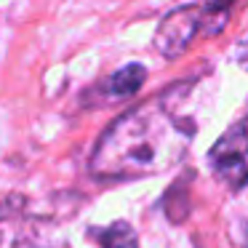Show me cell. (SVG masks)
<instances>
[{"label": "cell", "mask_w": 248, "mask_h": 248, "mask_svg": "<svg viewBox=\"0 0 248 248\" xmlns=\"http://www.w3.org/2000/svg\"><path fill=\"white\" fill-rule=\"evenodd\" d=\"M189 131L166 109L160 99L134 107L118 118L99 139L91 171L102 179H139L168 171L182 160Z\"/></svg>", "instance_id": "obj_1"}, {"label": "cell", "mask_w": 248, "mask_h": 248, "mask_svg": "<svg viewBox=\"0 0 248 248\" xmlns=\"http://www.w3.org/2000/svg\"><path fill=\"white\" fill-rule=\"evenodd\" d=\"M211 171L227 189H240L248 184V118L235 123L211 147Z\"/></svg>", "instance_id": "obj_2"}, {"label": "cell", "mask_w": 248, "mask_h": 248, "mask_svg": "<svg viewBox=\"0 0 248 248\" xmlns=\"http://www.w3.org/2000/svg\"><path fill=\"white\" fill-rule=\"evenodd\" d=\"M200 22H198V11L192 8H182V11H173L163 19L160 30L155 35V46L163 56L173 59L184 51V46H189V40L195 38Z\"/></svg>", "instance_id": "obj_3"}, {"label": "cell", "mask_w": 248, "mask_h": 248, "mask_svg": "<svg viewBox=\"0 0 248 248\" xmlns=\"http://www.w3.org/2000/svg\"><path fill=\"white\" fill-rule=\"evenodd\" d=\"M147 72L141 64H125L123 70H118L112 78H109V93L112 96H131L141 88Z\"/></svg>", "instance_id": "obj_4"}, {"label": "cell", "mask_w": 248, "mask_h": 248, "mask_svg": "<svg viewBox=\"0 0 248 248\" xmlns=\"http://www.w3.org/2000/svg\"><path fill=\"white\" fill-rule=\"evenodd\" d=\"M96 237H99V248H139L134 230L123 221L109 224L107 230H99Z\"/></svg>", "instance_id": "obj_5"}]
</instances>
